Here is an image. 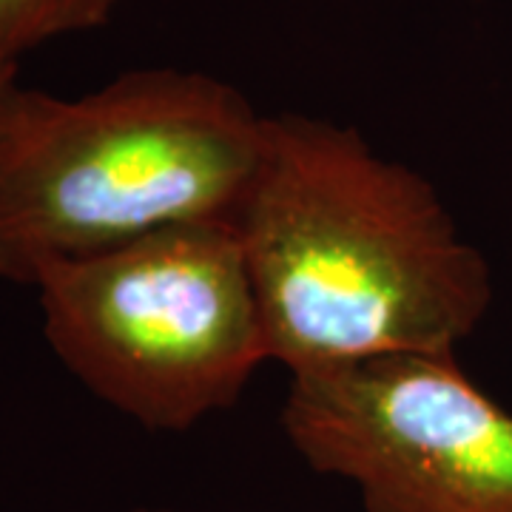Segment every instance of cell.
<instances>
[{"label": "cell", "mask_w": 512, "mask_h": 512, "mask_svg": "<svg viewBox=\"0 0 512 512\" xmlns=\"http://www.w3.org/2000/svg\"><path fill=\"white\" fill-rule=\"evenodd\" d=\"M234 228L271 362L291 373L456 353L493 302L490 265L458 234L439 191L330 120H265Z\"/></svg>", "instance_id": "1"}, {"label": "cell", "mask_w": 512, "mask_h": 512, "mask_svg": "<svg viewBox=\"0 0 512 512\" xmlns=\"http://www.w3.org/2000/svg\"><path fill=\"white\" fill-rule=\"evenodd\" d=\"M265 114L231 83L134 69L80 97L15 86L0 109V279L194 222L237 220Z\"/></svg>", "instance_id": "2"}, {"label": "cell", "mask_w": 512, "mask_h": 512, "mask_svg": "<svg viewBox=\"0 0 512 512\" xmlns=\"http://www.w3.org/2000/svg\"><path fill=\"white\" fill-rule=\"evenodd\" d=\"M35 291L57 362L148 433H185L234 407L271 362L231 222L148 234L52 268Z\"/></svg>", "instance_id": "3"}, {"label": "cell", "mask_w": 512, "mask_h": 512, "mask_svg": "<svg viewBox=\"0 0 512 512\" xmlns=\"http://www.w3.org/2000/svg\"><path fill=\"white\" fill-rule=\"evenodd\" d=\"M282 430L365 512H512V413L456 353H387L291 373Z\"/></svg>", "instance_id": "4"}, {"label": "cell", "mask_w": 512, "mask_h": 512, "mask_svg": "<svg viewBox=\"0 0 512 512\" xmlns=\"http://www.w3.org/2000/svg\"><path fill=\"white\" fill-rule=\"evenodd\" d=\"M120 0H0V60L20 57L66 35L100 29Z\"/></svg>", "instance_id": "5"}, {"label": "cell", "mask_w": 512, "mask_h": 512, "mask_svg": "<svg viewBox=\"0 0 512 512\" xmlns=\"http://www.w3.org/2000/svg\"><path fill=\"white\" fill-rule=\"evenodd\" d=\"M18 66L20 63L0 60V109H3V100L9 97V92L18 86Z\"/></svg>", "instance_id": "6"}, {"label": "cell", "mask_w": 512, "mask_h": 512, "mask_svg": "<svg viewBox=\"0 0 512 512\" xmlns=\"http://www.w3.org/2000/svg\"><path fill=\"white\" fill-rule=\"evenodd\" d=\"M128 512H171V510H165V507H134V510H128Z\"/></svg>", "instance_id": "7"}]
</instances>
